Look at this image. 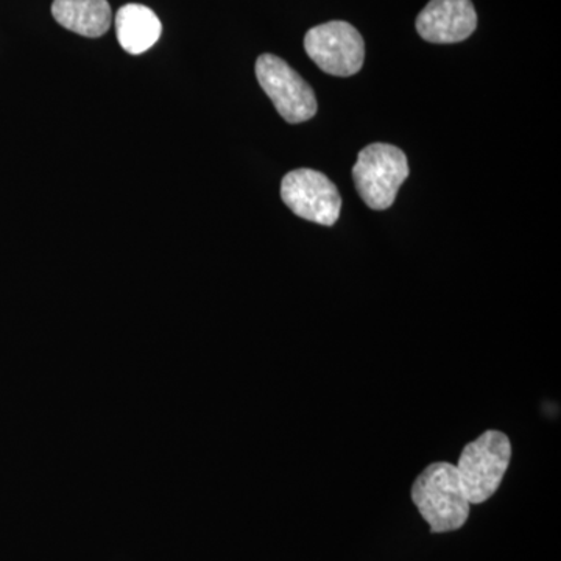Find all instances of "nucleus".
<instances>
[{
    "mask_svg": "<svg viewBox=\"0 0 561 561\" xmlns=\"http://www.w3.org/2000/svg\"><path fill=\"white\" fill-rule=\"evenodd\" d=\"M412 501L432 534L459 530L470 518L467 500L456 465L437 461L426 468L412 485Z\"/></svg>",
    "mask_w": 561,
    "mask_h": 561,
    "instance_id": "1",
    "label": "nucleus"
},
{
    "mask_svg": "<svg viewBox=\"0 0 561 561\" xmlns=\"http://www.w3.org/2000/svg\"><path fill=\"white\" fill-rule=\"evenodd\" d=\"M511 460V440L500 431L483 432L465 446L456 468L470 504H482L496 493Z\"/></svg>",
    "mask_w": 561,
    "mask_h": 561,
    "instance_id": "2",
    "label": "nucleus"
},
{
    "mask_svg": "<svg viewBox=\"0 0 561 561\" xmlns=\"http://www.w3.org/2000/svg\"><path fill=\"white\" fill-rule=\"evenodd\" d=\"M409 176L404 151L390 144H371L360 150L353 168L354 184L368 208H390Z\"/></svg>",
    "mask_w": 561,
    "mask_h": 561,
    "instance_id": "3",
    "label": "nucleus"
},
{
    "mask_svg": "<svg viewBox=\"0 0 561 561\" xmlns=\"http://www.w3.org/2000/svg\"><path fill=\"white\" fill-rule=\"evenodd\" d=\"M256 77L284 121L301 124L316 116L319 106L312 88L286 61L276 55H261L256 61Z\"/></svg>",
    "mask_w": 561,
    "mask_h": 561,
    "instance_id": "4",
    "label": "nucleus"
},
{
    "mask_svg": "<svg viewBox=\"0 0 561 561\" xmlns=\"http://www.w3.org/2000/svg\"><path fill=\"white\" fill-rule=\"evenodd\" d=\"M305 49L330 76L351 77L364 66V38L345 21H331L311 28L305 36Z\"/></svg>",
    "mask_w": 561,
    "mask_h": 561,
    "instance_id": "5",
    "label": "nucleus"
},
{
    "mask_svg": "<svg viewBox=\"0 0 561 561\" xmlns=\"http://www.w3.org/2000/svg\"><path fill=\"white\" fill-rule=\"evenodd\" d=\"M280 198L294 214L313 224L332 227L341 217L342 197L324 173L298 169L280 183Z\"/></svg>",
    "mask_w": 561,
    "mask_h": 561,
    "instance_id": "6",
    "label": "nucleus"
},
{
    "mask_svg": "<svg viewBox=\"0 0 561 561\" xmlns=\"http://www.w3.org/2000/svg\"><path fill=\"white\" fill-rule=\"evenodd\" d=\"M478 27L471 0H431L416 18V31L427 43L453 44L470 38Z\"/></svg>",
    "mask_w": 561,
    "mask_h": 561,
    "instance_id": "7",
    "label": "nucleus"
},
{
    "mask_svg": "<svg viewBox=\"0 0 561 561\" xmlns=\"http://www.w3.org/2000/svg\"><path fill=\"white\" fill-rule=\"evenodd\" d=\"M51 16L61 27L87 38L105 35L113 24L108 0H54Z\"/></svg>",
    "mask_w": 561,
    "mask_h": 561,
    "instance_id": "8",
    "label": "nucleus"
},
{
    "mask_svg": "<svg viewBox=\"0 0 561 561\" xmlns=\"http://www.w3.org/2000/svg\"><path fill=\"white\" fill-rule=\"evenodd\" d=\"M116 35L122 49L130 55H140L151 49L160 39V18L149 7L128 3L116 14Z\"/></svg>",
    "mask_w": 561,
    "mask_h": 561,
    "instance_id": "9",
    "label": "nucleus"
}]
</instances>
